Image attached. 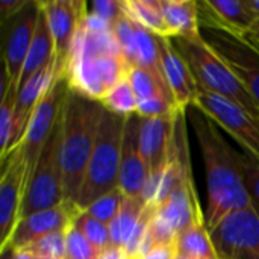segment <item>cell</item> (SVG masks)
Returning a JSON list of instances; mask_svg holds the SVG:
<instances>
[{"label": "cell", "mask_w": 259, "mask_h": 259, "mask_svg": "<svg viewBox=\"0 0 259 259\" xmlns=\"http://www.w3.org/2000/svg\"><path fill=\"white\" fill-rule=\"evenodd\" d=\"M194 132L202 152L208 184L206 228L209 234L229 214L253 208L240 155L219 132L217 124L194 109Z\"/></svg>", "instance_id": "cell-1"}, {"label": "cell", "mask_w": 259, "mask_h": 259, "mask_svg": "<svg viewBox=\"0 0 259 259\" xmlns=\"http://www.w3.org/2000/svg\"><path fill=\"white\" fill-rule=\"evenodd\" d=\"M103 106L74 90H68L61 111V170L64 200L76 203L96 144Z\"/></svg>", "instance_id": "cell-2"}, {"label": "cell", "mask_w": 259, "mask_h": 259, "mask_svg": "<svg viewBox=\"0 0 259 259\" xmlns=\"http://www.w3.org/2000/svg\"><path fill=\"white\" fill-rule=\"evenodd\" d=\"M190 67L197 87L223 96L259 121V106L240 79L211 49L203 35L194 38H170Z\"/></svg>", "instance_id": "cell-3"}, {"label": "cell", "mask_w": 259, "mask_h": 259, "mask_svg": "<svg viewBox=\"0 0 259 259\" xmlns=\"http://www.w3.org/2000/svg\"><path fill=\"white\" fill-rule=\"evenodd\" d=\"M124 121V117L103 109L96 144L76 200V205L82 211L99 197L118 188Z\"/></svg>", "instance_id": "cell-4"}, {"label": "cell", "mask_w": 259, "mask_h": 259, "mask_svg": "<svg viewBox=\"0 0 259 259\" xmlns=\"http://www.w3.org/2000/svg\"><path fill=\"white\" fill-rule=\"evenodd\" d=\"M61 149V117L44 144L38 162L27 181L20 220L35 212L50 209L64 203L62 170L59 159Z\"/></svg>", "instance_id": "cell-5"}, {"label": "cell", "mask_w": 259, "mask_h": 259, "mask_svg": "<svg viewBox=\"0 0 259 259\" xmlns=\"http://www.w3.org/2000/svg\"><path fill=\"white\" fill-rule=\"evenodd\" d=\"M228 132L259 165V121L229 99L199 88L191 105Z\"/></svg>", "instance_id": "cell-6"}, {"label": "cell", "mask_w": 259, "mask_h": 259, "mask_svg": "<svg viewBox=\"0 0 259 259\" xmlns=\"http://www.w3.org/2000/svg\"><path fill=\"white\" fill-rule=\"evenodd\" d=\"M68 90L70 85L67 77L64 74L56 73L52 85L49 87V90L46 91V94L41 97V100L33 109V114L26 129L24 140L21 143L27 162V181L38 162L44 144L47 143L50 134L53 132V129L59 121L61 111Z\"/></svg>", "instance_id": "cell-7"}, {"label": "cell", "mask_w": 259, "mask_h": 259, "mask_svg": "<svg viewBox=\"0 0 259 259\" xmlns=\"http://www.w3.org/2000/svg\"><path fill=\"white\" fill-rule=\"evenodd\" d=\"M0 178V253L9 249L15 226L20 222L27 185V162L20 144L3 162Z\"/></svg>", "instance_id": "cell-8"}, {"label": "cell", "mask_w": 259, "mask_h": 259, "mask_svg": "<svg viewBox=\"0 0 259 259\" xmlns=\"http://www.w3.org/2000/svg\"><path fill=\"white\" fill-rule=\"evenodd\" d=\"M211 238L220 259L259 258V211L253 206L229 214Z\"/></svg>", "instance_id": "cell-9"}, {"label": "cell", "mask_w": 259, "mask_h": 259, "mask_svg": "<svg viewBox=\"0 0 259 259\" xmlns=\"http://www.w3.org/2000/svg\"><path fill=\"white\" fill-rule=\"evenodd\" d=\"M203 35V33H202ZM203 38L240 79L259 106V50L247 39L223 30L206 29Z\"/></svg>", "instance_id": "cell-10"}, {"label": "cell", "mask_w": 259, "mask_h": 259, "mask_svg": "<svg viewBox=\"0 0 259 259\" xmlns=\"http://www.w3.org/2000/svg\"><path fill=\"white\" fill-rule=\"evenodd\" d=\"M49 21L55 41L56 73L64 74L74 38L88 11V3L82 0H49L39 2Z\"/></svg>", "instance_id": "cell-11"}, {"label": "cell", "mask_w": 259, "mask_h": 259, "mask_svg": "<svg viewBox=\"0 0 259 259\" xmlns=\"http://www.w3.org/2000/svg\"><path fill=\"white\" fill-rule=\"evenodd\" d=\"M38 14H39V3L27 2V5L18 14H15L11 20L5 21L9 24L5 38V50H3V61H5L3 76L9 83L15 87H18L20 74L33 39Z\"/></svg>", "instance_id": "cell-12"}, {"label": "cell", "mask_w": 259, "mask_h": 259, "mask_svg": "<svg viewBox=\"0 0 259 259\" xmlns=\"http://www.w3.org/2000/svg\"><path fill=\"white\" fill-rule=\"evenodd\" d=\"M141 121L138 114L126 117L123 144H121V164L118 188L127 197L140 199L149 179V168L141 152Z\"/></svg>", "instance_id": "cell-13"}, {"label": "cell", "mask_w": 259, "mask_h": 259, "mask_svg": "<svg viewBox=\"0 0 259 259\" xmlns=\"http://www.w3.org/2000/svg\"><path fill=\"white\" fill-rule=\"evenodd\" d=\"M199 17L200 27L238 36H244L259 18L249 0H200Z\"/></svg>", "instance_id": "cell-14"}, {"label": "cell", "mask_w": 259, "mask_h": 259, "mask_svg": "<svg viewBox=\"0 0 259 259\" xmlns=\"http://www.w3.org/2000/svg\"><path fill=\"white\" fill-rule=\"evenodd\" d=\"M80 212L82 209L76 203L64 202L50 209L21 219L14 229L9 249H21L44 235L65 231Z\"/></svg>", "instance_id": "cell-15"}, {"label": "cell", "mask_w": 259, "mask_h": 259, "mask_svg": "<svg viewBox=\"0 0 259 259\" xmlns=\"http://www.w3.org/2000/svg\"><path fill=\"white\" fill-rule=\"evenodd\" d=\"M158 49H159V61H161V71L164 80L173 96V100L181 111H187L190 105H193L199 87L197 82L179 55L176 47L173 46L170 38L158 36Z\"/></svg>", "instance_id": "cell-16"}, {"label": "cell", "mask_w": 259, "mask_h": 259, "mask_svg": "<svg viewBox=\"0 0 259 259\" xmlns=\"http://www.w3.org/2000/svg\"><path fill=\"white\" fill-rule=\"evenodd\" d=\"M179 112L156 118H143L141 121L140 141L149 176L162 173L170 161L175 140V123Z\"/></svg>", "instance_id": "cell-17"}, {"label": "cell", "mask_w": 259, "mask_h": 259, "mask_svg": "<svg viewBox=\"0 0 259 259\" xmlns=\"http://www.w3.org/2000/svg\"><path fill=\"white\" fill-rule=\"evenodd\" d=\"M52 61H55V41H53V35H52L49 21L46 18V14L42 12V9L39 6L36 29H35V33H33V39H32V44H30L27 58L24 61L21 74H20V80H18L17 91L20 88H23V85L36 71H39L42 67H46Z\"/></svg>", "instance_id": "cell-18"}, {"label": "cell", "mask_w": 259, "mask_h": 259, "mask_svg": "<svg viewBox=\"0 0 259 259\" xmlns=\"http://www.w3.org/2000/svg\"><path fill=\"white\" fill-rule=\"evenodd\" d=\"M161 6L170 38H194L202 35L199 2L161 0Z\"/></svg>", "instance_id": "cell-19"}, {"label": "cell", "mask_w": 259, "mask_h": 259, "mask_svg": "<svg viewBox=\"0 0 259 259\" xmlns=\"http://www.w3.org/2000/svg\"><path fill=\"white\" fill-rule=\"evenodd\" d=\"M175 246L178 258L220 259L206 228V220H196L178 234Z\"/></svg>", "instance_id": "cell-20"}, {"label": "cell", "mask_w": 259, "mask_h": 259, "mask_svg": "<svg viewBox=\"0 0 259 259\" xmlns=\"http://www.w3.org/2000/svg\"><path fill=\"white\" fill-rule=\"evenodd\" d=\"M123 12L137 24L158 36H168L161 0H123Z\"/></svg>", "instance_id": "cell-21"}, {"label": "cell", "mask_w": 259, "mask_h": 259, "mask_svg": "<svg viewBox=\"0 0 259 259\" xmlns=\"http://www.w3.org/2000/svg\"><path fill=\"white\" fill-rule=\"evenodd\" d=\"M146 206L141 202V199L127 197L124 196V200L121 203V208L114 219V222L109 225V237H111V246L117 247H126L129 243L137 225L140 223L143 212Z\"/></svg>", "instance_id": "cell-22"}, {"label": "cell", "mask_w": 259, "mask_h": 259, "mask_svg": "<svg viewBox=\"0 0 259 259\" xmlns=\"http://www.w3.org/2000/svg\"><path fill=\"white\" fill-rule=\"evenodd\" d=\"M17 87L9 83L3 76L2 102H0V159L2 162L11 155V141L14 132Z\"/></svg>", "instance_id": "cell-23"}, {"label": "cell", "mask_w": 259, "mask_h": 259, "mask_svg": "<svg viewBox=\"0 0 259 259\" xmlns=\"http://www.w3.org/2000/svg\"><path fill=\"white\" fill-rule=\"evenodd\" d=\"M100 103L105 109L111 111L112 114H117L126 118L132 114H137L138 97L131 82L124 76L114 88H111L106 93V96L100 100Z\"/></svg>", "instance_id": "cell-24"}, {"label": "cell", "mask_w": 259, "mask_h": 259, "mask_svg": "<svg viewBox=\"0 0 259 259\" xmlns=\"http://www.w3.org/2000/svg\"><path fill=\"white\" fill-rule=\"evenodd\" d=\"M123 200H124L123 191L120 188H115V190L106 193L105 196L99 197L96 202H93L87 209H83V212H87L90 217L109 226L114 222V219L117 217Z\"/></svg>", "instance_id": "cell-25"}, {"label": "cell", "mask_w": 259, "mask_h": 259, "mask_svg": "<svg viewBox=\"0 0 259 259\" xmlns=\"http://www.w3.org/2000/svg\"><path fill=\"white\" fill-rule=\"evenodd\" d=\"M112 35L120 47V52L127 62L129 67L135 65L137 59V41H135V27L134 21L123 12V15L117 20L112 29Z\"/></svg>", "instance_id": "cell-26"}, {"label": "cell", "mask_w": 259, "mask_h": 259, "mask_svg": "<svg viewBox=\"0 0 259 259\" xmlns=\"http://www.w3.org/2000/svg\"><path fill=\"white\" fill-rule=\"evenodd\" d=\"M74 225L82 231V234L88 238V241L96 247L97 252H102L103 249L111 246V237H109V226L90 217L87 212H80L74 219Z\"/></svg>", "instance_id": "cell-27"}, {"label": "cell", "mask_w": 259, "mask_h": 259, "mask_svg": "<svg viewBox=\"0 0 259 259\" xmlns=\"http://www.w3.org/2000/svg\"><path fill=\"white\" fill-rule=\"evenodd\" d=\"M68 229V228H67ZM67 229L53 232L49 235H44L33 243L24 246L29 252H32L38 258H52L64 259L65 258V238H67Z\"/></svg>", "instance_id": "cell-28"}, {"label": "cell", "mask_w": 259, "mask_h": 259, "mask_svg": "<svg viewBox=\"0 0 259 259\" xmlns=\"http://www.w3.org/2000/svg\"><path fill=\"white\" fill-rule=\"evenodd\" d=\"M99 252L82 234V231L74 225V222L67 229L65 238V258L64 259H97Z\"/></svg>", "instance_id": "cell-29"}, {"label": "cell", "mask_w": 259, "mask_h": 259, "mask_svg": "<svg viewBox=\"0 0 259 259\" xmlns=\"http://www.w3.org/2000/svg\"><path fill=\"white\" fill-rule=\"evenodd\" d=\"M179 111L181 109H178L176 105L167 96H153L149 99H141L138 100V108H137V114L141 118H156Z\"/></svg>", "instance_id": "cell-30"}, {"label": "cell", "mask_w": 259, "mask_h": 259, "mask_svg": "<svg viewBox=\"0 0 259 259\" xmlns=\"http://www.w3.org/2000/svg\"><path fill=\"white\" fill-rule=\"evenodd\" d=\"M88 14H93L114 26L117 20L123 15V5L118 0H96L90 3Z\"/></svg>", "instance_id": "cell-31"}, {"label": "cell", "mask_w": 259, "mask_h": 259, "mask_svg": "<svg viewBox=\"0 0 259 259\" xmlns=\"http://www.w3.org/2000/svg\"><path fill=\"white\" fill-rule=\"evenodd\" d=\"M241 164H243V173L253 206L259 211V165L246 155H243Z\"/></svg>", "instance_id": "cell-32"}, {"label": "cell", "mask_w": 259, "mask_h": 259, "mask_svg": "<svg viewBox=\"0 0 259 259\" xmlns=\"http://www.w3.org/2000/svg\"><path fill=\"white\" fill-rule=\"evenodd\" d=\"M27 5L26 0H0V15L2 21L11 20L15 14H18Z\"/></svg>", "instance_id": "cell-33"}, {"label": "cell", "mask_w": 259, "mask_h": 259, "mask_svg": "<svg viewBox=\"0 0 259 259\" xmlns=\"http://www.w3.org/2000/svg\"><path fill=\"white\" fill-rule=\"evenodd\" d=\"M144 259H178V252L175 244L155 246Z\"/></svg>", "instance_id": "cell-34"}, {"label": "cell", "mask_w": 259, "mask_h": 259, "mask_svg": "<svg viewBox=\"0 0 259 259\" xmlns=\"http://www.w3.org/2000/svg\"><path fill=\"white\" fill-rule=\"evenodd\" d=\"M97 259H129V255L126 253V250L123 247L109 246V247L103 249L102 252H99Z\"/></svg>", "instance_id": "cell-35"}, {"label": "cell", "mask_w": 259, "mask_h": 259, "mask_svg": "<svg viewBox=\"0 0 259 259\" xmlns=\"http://www.w3.org/2000/svg\"><path fill=\"white\" fill-rule=\"evenodd\" d=\"M244 39H247L253 47H256L259 50V18H258V21L255 23V26L243 36Z\"/></svg>", "instance_id": "cell-36"}, {"label": "cell", "mask_w": 259, "mask_h": 259, "mask_svg": "<svg viewBox=\"0 0 259 259\" xmlns=\"http://www.w3.org/2000/svg\"><path fill=\"white\" fill-rule=\"evenodd\" d=\"M15 259H38L32 252H29L27 249L21 247V249H12Z\"/></svg>", "instance_id": "cell-37"}, {"label": "cell", "mask_w": 259, "mask_h": 259, "mask_svg": "<svg viewBox=\"0 0 259 259\" xmlns=\"http://www.w3.org/2000/svg\"><path fill=\"white\" fill-rule=\"evenodd\" d=\"M2 259H15L14 250H12V249H8L5 253H2Z\"/></svg>", "instance_id": "cell-38"}, {"label": "cell", "mask_w": 259, "mask_h": 259, "mask_svg": "<svg viewBox=\"0 0 259 259\" xmlns=\"http://www.w3.org/2000/svg\"><path fill=\"white\" fill-rule=\"evenodd\" d=\"M249 3H250V6L255 9V12L259 15V0H249Z\"/></svg>", "instance_id": "cell-39"}, {"label": "cell", "mask_w": 259, "mask_h": 259, "mask_svg": "<svg viewBox=\"0 0 259 259\" xmlns=\"http://www.w3.org/2000/svg\"><path fill=\"white\" fill-rule=\"evenodd\" d=\"M240 259H259V258H240Z\"/></svg>", "instance_id": "cell-40"}, {"label": "cell", "mask_w": 259, "mask_h": 259, "mask_svg": "<svg viewBox=\"0 0 259 259\" xmlns=\"http://www.w3.org/2000/svg\"><path fill=\"white\" fill-rule=\"evenodd\" d=\"M178 259H194V258H178Z\"/></svg>", "instance_id": "cell-41"}, {"label": "cell", "mask_w": 259, "mask_h": 259, "mask_svg": "<svg viewBox=\"0 0 259 259\" xmlns=\"http://www.w3.org/2000/svg\"><path fill=\"white\" fill-rule=\"evenodd\" d=\"M38 258V256H36ZM38 259H52V258H38Z\"/></svg>", "instance_id": "cell-42"}, {"label": "cell", "mask_w": 259, "mask_h": 259, "mask_svg": "<svg viewBox=\"0 0 259 259\" xmlns=\"http://www.w3.org/2000/svg\"><path fill=\"white\" fill-rule=\"evenodd\" d=\"M131 259H144V258H131Z\"/></svg>", "instance_id": "cell-43"}]
</instances>
